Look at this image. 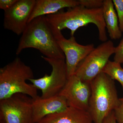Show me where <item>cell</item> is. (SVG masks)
Masks as SVG:
<instances>
[{
  "label": "cell",
  "instance_id": "6da1fadb",
  "mask_svg": "<svg viewBox=\"0 0 123 123\" xmlns=\"http://www.w3.org/2000/svg\"><path fill=\"white\" fill-rule=\"evenodd\" d=\"M30 48L38 50L46 57L65 59L46 16L36 18L28 23L20 38L16 55Z\"/></svg>",
  "mask_w": 123,
  "mask_h": 123
},
{
  "label": "cell",
  "instance_id": "7a4b0ae2",
  "mask_svg": "<svg viewBox=\"0 0 123 123\" xmlns=\"http://www.w3.org/2000/svg\"><path fill=\"white\" fill-rule=\"evenodd\" d=\"M46 17L52 26L59 30L66 29L70 30L71 36H74L76 31L80 27L92 23L98 30L99 40L103 42L107 40L103 7L90 9L79 5L69 8L66 11H60L46 15Z\"/></svg>",
  "mask_w": 123,
  "mask_h": 123
},
{
  "label": "cell",
  "instance_id": "3957f363",
  "mask_svg": "<svg viewBox=\"0 0 123 123\" xmlns=\"http://www.w3.org/2000/svg\"><path fill=\"white\" fill-rule=\"evenodd\" d=\"M34 78L33 70L19 57L0 69V100L17 93L35 99L39 97L37 89L27 80Z\"/></svg>",
  "mask_w": 123,
  "mask_h": 123
},
{
  "label": "cell",
  "instance_id": "277c9868",
  "mask_svg": "<svg viewBox=\"0 0 123 123\" xmlns=\"http://www.w3.org/2000/svg\"><path fill=\"white\" fill-rule=\"evenodd\" d=\"M91 95L88 111L94 123H103L106 117L119 103L114 81L101 72L90 83Z\"/></svg>",
  "mask_w": 123,
  "mask_h": 123
},
{
  "label": "cell",
  "instance_id": "5b68a950",
  "mask_svg": "<svg viewBox=\"0 0 123 123\" xmlns=\"http://www.w3.org/2000/svg\"><path fill=\"white\" fill-rule=\"evenodd\" d=\"M115 48L111 40L103 42L80 62L74 75L82 81L90 83L102 72L110 57L114 54Z\"/></svg>",
  "mask_w": 123,
  "mask_h": 123
},
{
  "label": "cell",
  "instance_id": "8992f818",
  "mask_svg": "<svg viewBox=\"0 0 123 123\" xmlns=\"http://www.w3.org/2000/svg\"><path fill=\"white\" fill-rule=\"evenodd\" d=\"M42 57L51 67V74H46L42 78H33L29 81L37 89L41 90V98H46L58 95L68 78L65 59L48 58L43 56Z\"/></svg>",
  "mask_w": 123,
  "mask_h": 123
},
{
  "label": "cell",
  "instance_id": "52a82bcc",
  "mask_svg": "<svg viewBox=\"0 0 123 123\" xmlns=\"http://www.w3.org/2000/svg\"><path fill=\"white\" fill-rule=\"evenodd\" d=\"M33 101L22 93L0 100V120L5 123H32Z\"/></svg>",
  "mask_w": 123,
  "mask_h": 123
},
{
  "label": "cell",
  "instance_id": "ba28073f",
  "mask_svg": "<svg viewBox=\"0 0 123 123\" xmlns=\"http://www.w3.org/2000/svg\"><path fill=\"white\" fill-rule=\"evenodd\" d=\"M51 26L57 43L65 56L67 74L69 77L75 74L80 62L94 49V45L79 44L74 36L67 39L62 35L61 31Z\"/></svg>",
  "mask_w": 123,
  "mask_h": 123
},
{
  "label": "cell",
  "instance_id": "9c48e42d",
  "mask_svg": "<svg viewBox=\"0 0 123 123\" xmlns=\"http://www.w3.org/2000/svg\"><path fill=\"white\" fill-rule=\"evenodd\" d=\"M36 0H18L12 7L4 11L3 26L19 36L26 28Z\"/></svg>",
  "mask_w": 123,
  "mask_h": 123
},
{
  "label": "cell",
  "instance_id": "30bf717a",
  "mask_svg": "<svg viewBox=\"0 0 123 123\" xmlns=\"http://www.w3.org/2000/svg\"><path fill=\"white\" fill-rule=\"evenodd\" d=\"M59 95L66 99L68 106L88 111L91 95L90 83L82 81L74 75L68 78Z\"/></svg>",
  "mask_w": 123,
  "mask_h": 123
},
{
  "label": "cell",
  "instance_id": "8fae6325",
  "mask_svg": "<svg viewBox=\"0 0 123 123\" xmlns=\"http://www.w3.org/2000/svg\"><path fill=\"white\" fill-rule=\"evenodd\" d=\"M32 123H37L45 117L61 112L68 107L66 99L60 95L43 98L37 97L33 101Z\"/></svg>",
  "mask_w": 123,
  "mask_h": 123
},
{
  "label": "cell",
  "instance_id": "7c38bea8",
  "mask_svg": "<svg viewBox=\"0 0 123 123\" xmlns=\"http://www.w3.org/2000/svg\"><path fill=\"white\" fill-rule=\"evenodd\" d=\"M37 123H94L88 111L68 106L61 112L45 117Z\"/></svg>",
  "mask_w": 123,
  "mask_h": 123
},
{
  "label": "cell",
  "instance_id": "4fadbf2b",
  "mask_svg": "<svg viewBox=\"0 0 123 123\" xmlns=\"http://www.w3.org/2000/svg\"><path fill=\"white\" fill-rule=\"evenodd\" d=\"M78 0H36L29 23L36 18L56 13L64 8L79 5Z\"/></svg>",
  "mask_w": 123,
  "mask_h": 123
},
{
  "label": "cell",
  "instance_id": "5bb4252c",
  "mask_svg": "<svg viewBox=\"0 0 123 123\" xmlns=\"http://www.w3.org/2000/svg\"><path fill=\"white\" fill-rule=\"evenodd\" d=\"M103 15L106 29L110 38L112 40L119 39L122 32L118 25V19L112 0H104Z\"/></svg>",
  "mask_w": 123,
  "mask_h": 123
},
{
  "label": "cell",
  "instance_id": "9a60e30c",
  "mask_svg": "<svg viewBox=\"0 0 123 123\" xmlns=\"http://www.w3.org/2000/svg\"><path fill=\"white\" fill-rule=\"evenodd\" d=\"M121 64L114 61L109 60L102 72L113 80L118 81L121 84L123 90V68Z\"/></svg>",
  "mask_w": 123,
  "mask_h": 123
},
{
  "label": "cell",
  "instance_id": "2e32d148",
  "mask_svg": "<svg viewBox=\"0 0 123 123\" xmlns=\"http://www.w3.org/2000/svg\"><path fill=\"white\" fill-rule=\"evenodd\" d=\"M118 17L119 27L123 32V0H112Z\"/></svg>",
  "mask_w": 123,
  "mask_h": 123
},
{
  "label": "cell",
  "instance_id": "e0dca14e",
  "mask_svg": "<svg viewBox=\"0 0 123 123\" xmlns=\"http://www.w3.org/2000/svg\"><path fill=\"white\" fill-rule=\"evenodd\" d=\"M79 5L88 9L102 8L104 0H78Z\"/></svg>",
  "mask_w": 123,
  "mask_h": 123
},
{
  "label": "cell",
  "instance_id": "ac0fdd59",
  "mask_svg": "<svg viewBox=\"0 0 123 123\" xmlns=\"http://www.w3.org/2000/svg\"><path fill=\"white\" fill-rule=\"evenodd\" d=\"M114 61L123 64V38L117 47H115Z\"/></svg>",
  "mask_w": 123,
  "mask_h": 123
},
{
  "label": "cell",
  "instance_id": "d6986e66",
  "mask_svg": "<svg viewBox=\"0 0 123 123\" xmlns=\"http://www.w3.org/2000/svg\"><path fill=\"white\" fill-rule=\"evenodd\" d=\"M119 100V105L114 111L117 123H123V97Z\"/></svg>",
  "mask_w": 123,
  "mask_h": 123
},
{
  "label": "cell",
  "instance_id": "ffe728a7",
  "mask_svg": "<svg viewBox=\"0 0 123 123\" xmlns=\"http://www.w3.org/2000/svg\"><path fill=\"white\" fill-rule=\"evenodd\" d=\"M18 0H0V8L4 11H6L12 7Z\"/></svg>",
  "mask_w": 123,
  "mask_h": 123
},
{
  "label": "cell",
  "instance_id": "44dd1931",
  "mask_svg": "<svg viewBox=\"0 0 123 123\" xmlns=\"http://www.w3.org/2000/svg\"><path fill=\"white\" fill-rule=\"evenodd\" d=\"M114 111L111 112L104 119L103 123H117Z\"/></svg>",
  "mask_w": 123,
  "mask_h": 123
},
{
  "label": "cell",
  "instance_id": "7402d4cb",
  "mask_svg": "<svg viewBox=\"0 0 123 123\" xmlns=\"http://www.w3.org/2000/svg\"><path fill=\"white\" fill-rule=\"evenodd\" d=\"M0 123H5L2 120H0Z\"/></svg>",
  "mask_w": 123,
  "mask_h": 123
}]
</instances>
